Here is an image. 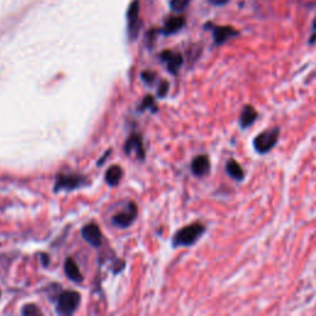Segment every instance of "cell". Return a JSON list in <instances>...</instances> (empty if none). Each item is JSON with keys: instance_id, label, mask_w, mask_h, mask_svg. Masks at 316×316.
<instances>
[{"instance_id": "5bb4252c", "label": "cell", "mask_w": 316, "mask_h": 316, "mask_svg": "<svg viewBox=\"0 0 316 316\" xmlns=\"http://www.w3.org/2000/svg\"><path fill=\"white\" fill-rule=\"evenodd\" d=\"M65 270L66 275H67V277L71 279V281L76 283H80L83 281L82 273H80L79 268H78L76 262H74V260H72V258H67V260H66Z\"/></svg>"}, {"instance_id": "4fadbf2b", "label": "cell", "mask_w": 316, "mask_h": 316, "mask_svg": "<svg viewBox=\"0 0 316 316\" xmlns=\"http://www.w3.org/2000/svg\"><path fill=\"white\" fill-rule=\"evenodd\" d=\"M226 173L228 174V177H231L234 180H237V182H242L245 179V171L242 170L241 164L235 159H228L226 163Z\"/></svg>"}, {"instance_id": "8fae6325", "label": "cell", "mask_w": 316, "mask_h": 316, "mask_svg": "<svg viewBox=\"0 0 316 316\" xmlns=\"http://www.w3.org/2000/svg\"><path fill=\"white\" fill-rule=\"evenodd\" d=\"M161 59L167 63V68L171 73L176 74L183 65V56L180 53H174L172 51H163L161 53Z\"/></svg>"}, {"instance_id": "2e32d148", "label": "cell", "mask_w": 316, "mask_h": 316, "mask_svg": "<svg viewBox=\"0 0 316 316\" xmlns=\"http://www.w3.org/2000/svg\"><path fill=\"white\" fill-rule=\"evenodd\" d=\"M128 17H129V23H130V28L132 29L135 25H136L137 17H138V2L137 0H135V2L131 3L130 8H129Z\"/></svg>"}, {"instance_id": "e0dca14e", "label": "cell", "mask_w": 316, "mask_h": 316, "mask_svg": "<svg viewBox=\"0 0 316 316\" xmlns=\"http://www.w3.org/2000/svg\"><path fill=\"white\" fill-rule=\"evenodd\" d=\"M147 109H151L152 111L153 110L156 111V109H157V105H156L155 99H153V96H151V95L144 96L142 103H141L140 107H138V110H140V111H144Z\"/></svg>"}, {"instance_id": "3957f363", "label": "cell", "mask_w": 316, "mask_h": 316, "mask_svg": "<svg viewBox=\"0 0 316 316\" xmlns=\"http://www.w3.org/2000/svg\"><path fill=\"white\" fill-rule=\"evenodd\" d=\"M80 304V294L73 290L63 291L58 297L56 310L59 315H72Z\"/></svg>"}, {"instance_id": "7c38bea8", "label": "cell", "mask_w": 316, "mask_h": 316, "mask_svg": "<svg viewBox=\"0 0 316 316\" xmlns=\"http://www.w3.org/2000/svg\"><path fill=\"white\" fill-rule=\"evenodd\" d=\"M184 25H185V17L182 16V15L171 17V19H168L167 21H165L164 28H163V34L171 35V34H174V32H178L180 29L184 28Z\"/></svg>"}, {"instance_id": "7402d4cb", "label": "cell", "mask_w": 316, "mask_h": 316, "mask_svg": "<svg viewBox=\"0 0 316 316\" xmlns=\"http://www.w3.org/2000/svg\"><path fill=\"white\" fill-rule=\"evenodd\" d=\"M315 42H316V19L314 20V23H312L311 35H310V37H309V45L310 46H312Z\"/></svg>"}, {"instance_id": "6da1fadb", "label": "cell", "mask_w": 316, "mask_h": 316, "mask_svg": "<svg viewBox=\"0 0 316 316\" xmlns=\"http://www.w3.org/2000/svg\"><path fill=\"white\" fill-rule=\"evenodd\" d=\"M206 231V227L200 222H195V224L188 225V226L180 228V230L174 235L173 237V246L174 247H189V246L194 245L198 240L203 236V234Z\"/></svg>"}, {"instance_id": "9a60e30c", "label": "cell", "mask_w": 316, "mask_h": 316, "mask_svg": "<svg viewBox=\"0 0 316 316\" xmlns=\"http://www.w3.org/2000/svg\"><path fill=\"white\" fill-rule=\"evenodd\" d=\"M122 168L120 165H111L109 170L105 172V180L111 186H115L119 184V182L122 178Z\"/></svg>"}, {"instance_id": "603a6c76", "label": "cell", "mask_w": 316, "mask_h": 316, "mask_svg": "<svg viewBox=\"0 0 316 316\" xmlns=\"http://www.w3.org/2000/svg\"><path fill=\"white\" fill-rule=\"evenodd\" d=\"M212 5H215V7H224L226 5L230 0H207Z\"/></svg>"}, {"instance_id": "8992f818", "label": "cell", "mask_w": 316, "mask_h": 316, "mask_svg": "<svg viewBox=\"0 0 316 316\" xmlns=\"http://www.w3.org/2000/svg\"><path fill=\"white\" fill-rule=\"evenodd\" d=\"M136 216H137L136 204L130 201V203L128 204V206H126V209L124 210V212L114 215L113 222L116 225V226H119V227H128V226H130L132 222L135 221Z\"/></svg>"}, {"instance_id": "d4e9b609", "label": "cell", "mask_w": 316, "mask_h": 316, "mask_svg": "<svg viewBox=\"0 0 316 316\" xmlns=\"http://www.w3.org/2000/svg\"><path fill=\"white\" fill-rule=\"evenodd\" d=\"M0 294H2V293H0Z\"/></svg>"}, {"instance_id": "52a82bcc", "label": "cell", "mask_w": 316, "mask_h": 316, "mask_svg": "<svg viewBox=\"0 0 316 316\" xmlns=\"http://www.w3.org/2000/svg\"><path fill=\"white\" fill-rule=\"evenodd\" d=\"M83 239L93 247H99L103 242V235L96 224H88L82 228Z\"/></svg>"}, {"instance_id": "277c9868", "label": "cell", "mask_w": 316, "mask_h": 316, "mask_svg": "<svg viewBox=\"0 0 316 316\" xmlns=\"http://www.w3.org/2000/svg\"><path fill=\"white\" fill-rule=\"evenodd\" d=\"M205 29L212 30L214 45H215V46H221L225 42L230 41L231 38L237 37V36L240 35L239 30L233 28V26H216L213 25L212 23H207L205 25Z\"/></svg>"}, {"instance_id": "5b68a950", "label": "cell", "mask_w": 316, "mask_h": 316, "mask_svg": "<svg viewBox=\"0 0 316 316\" xmlns=\"http://www.w3.org/2000/svg\"><path fill=\"white\" fill-rule=\"evenodd\" d=\"M86 182V178L79 174H61L57 177V182L53 191H73L82 186Z\"/></svg>"}, {"instance_id": "7a4b0ae2", "label": "cell", "mask_w": 316, "mask_h": 316, "mask_svg": "<svg viewBox=\"0 0 316 316\" xmlns=\"http://www.w3.org/2000/svg\"><path fill=\"white\" fill-rule=\"evenodd\" d=\"M279 136H281V129L273 128L270 130H266L254 138V149L258 155H266L275 149V146L278 143Z\"/></svg>"}, {"instance_id": "ac0fdd59", "label": "cell", "mask_w": 316, "mask_h": 316, "mask_svg": "<svg viewBox=\"0 0 316 316\" xmlns=\"http://www.w3.org/2000/svg\"><path fill=\"white\" fill-rule=\"evenodd\" d=\"M21 314L25 316H31V315H41V310L37 308V306L34 305V304H28L25 305L21 310Z\"/></svg>"}, {"instance_id": "ba28073f", "label": "cell", "mask_w": 316, "mask_h": 316, "mask_svg": "<svg viewBox=\"0 0 316 316\" xmlns=\"http://www.w3.org/2000/svg\"><path fill=\"white\" fill-rule=\"evenodd\" d=\"M124 150L126 155H131V152H134L136 155L138 159L144 158V150H143V142L142 137L138 134H132L130 137L126 141Z\"/></svg>"}, {"instance_id": "ffe728a7", "label": "cell", "mask_w": 316, "mask_h": 316, "mask_svg": "<svg viewBox=\"0 0 316 316\" xmlns=\"http://www.w3.org/2000/svg\"><path fill=\"white\" fill-rule=\"evenodd\" d=\"M141 77H142L143 82H146L147 84H152L155 82V73H152V72H143L142 74H141Z\"/></svg>"}, {"instance_id": "9c48e42d", "label": "cell", "mask_w": 316, "mask_h": 316, "mask_svg": "<svg viewBox=\"0 0 316 316\" xmlns=\"http://www.w3.org/2000/svg\"><path fill=\"white\" fill-rule=\"evenodd\" d=\"M210 167H212V163H210V159L206 155L197 156L191 164V170L195 177L206 176L210 172Z\"/></svg>"}, {"instance_id": "d6986e66", "label": "cell", "mask_w": 316, "mask_h": 316, "mask_svg": "<svg viewBox=\"0 0 316 316\" xmlns=\"http://www.w3.org/2000/svg\"><path fill=\"white\" fill-rule=\"evenodd\" d=\"M189 4V0H172L171 2V8L173 9L174 11H183L184 9H186Z\"/></svg>"}, {"instance_id": "30bf717a", "label": "cell", "mask_w": 316, "mask_h": 316, "mask_svg": "<svg viewBox=\"0 0 316 316\" xmlns=\"http://www.w3.org/2000/svg\"><path fill=\"white\" fill-rule=\"evenodd\" d=\"M257 117V110H256L252 105H245L239 117V126L241 130H246V129L251 128L256 122Z\"/></svg>"}, {"instance_id": "cb8c5ba5", "label": "cell", "mask_w": 316, "mask_h": 316, "mask_svg": "<svg viewBox=\"0 0 316 316\" xmlns=\"http://www.w3.org/2000/svg\"><path fill=\"white\" fill-rule=\"evenodd\" d=\"M41 258H42V263H44V266L47 267L48 266V256L47 255H42Z\"/></svg>"}, {"instance_id": "44dd1931", "label": "cell", "mask_w": 316, "mask_h": 316, "mask_svg": "<svg viewBox=\"0 0 316 316\" xmlns=\"http://www.w3.org/2000/svg\"><path fill=\"white\" fill-rule=\"evenodd\" d=\"M168 89H170V83L162 82L161 86H159V88H158V96H161V98H164V96L167 95Z\"/></svg>"}]
</instances>
